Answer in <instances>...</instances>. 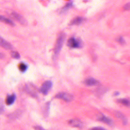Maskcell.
Here are the masks:
<instances>
[{
	"mask_svg": "<svg viewBox=\"0 0 130 130\" xmlns=\"http://www.w3.org/2000/svg\"><path fill=\"white\" fill-rule=\"evenodd\" d=\"M65 40V35L63 33H61L58 36L55 45V48L54 50V56L55 57H56L58 54L59 53L62 47L63 46V42Z\"/></svg>",
	"mask_w": 130,
	"mask_h": 130,
	"instance_id": "cell-1",
	"label": "cell"
},
{
	"mask_svg": "<svg viewBox=\"0 0 130 130\" xmlns=\"http://www.w3.org/2000/svg\"><path fill=\"white\" fill-rule=\"evenodd\" d=\"M55 98L62 100L67 102H71L74 99V97L72 94L66 92H59L55 95Z\"/></svg>",
	"mask_w": 130,
	"mask_h": 130,
	"instance_id": "cell-2",
	"label": "cell"
},
{
	"mask_svg": "<svg viewBox=\"0 0 130 130\" xmlns=\"http://www.w3.org/2000/svg\"><path fill=\"white\" fill-rule=\"evenodd\" d=\"M52 86V82L51 81H45L40 88V92L44 95L47 94L50 89Z\"/></svg>",
	"mask_w": 130,
	"mask_h": 130,
	"instance_id": "cell-3",
	"label": "cell"
},
{
	"mask_svg": "<svg viewBox=\"0 0 130 130\" xmlns=\"http://www.w3.org/2000/svg\"><path fill=\"white\" fill-rule=\"evenodd\" d=\"M67 45L69 47L73 48H79L80 46V42L79 41L74 38H71L68 41Z\"/></svg>",
	"mask_w": 130,
	"mask_h": 130,
	"instance_id": "cell-4",
	"label": "cell"
},
{
	"mask_svg": "<svg viewBox=\"0 0 130 130\" xmlns=\"http://www.w3.org/2000/svg\"><path fill=\"white\" fill-rule=\"evenodd\" d=\"M97 118L99 121H102L110 126H112L113 124V120L109 117H107L103 114H99Z\"/></svg>",
	"mask_w": 130,
	"mask_h": 130,
	"instance_id": "cell-5",
	"label": "cell"
},
{
	"mask_svg": "<svg viewBox=\"0 0 130 130\" xmlns=\"http://www.w3.org/2000/svg\"><path fill=\"white\" fill-rule=\"evenodd\" d=\"M11 16L14 19H15L17 21H18L20 24L24 25L26 23V21L25 20V19L18 13L15 12H13L11 13Z\"/></svg>",
	"mask_w": 130,
	"mask_h": 130,
	"instance_id": "cell-6",
	"label": "cell"
},
{
	"mask_svg": "<svg viewBox=\"0 0 130 130\" xmlns=\"http://www.w3.org/2000/svg\"><path fill=\"white\" fill-rule=\"evenodd\" d=\"M68 123L71 126H72L73 127H75L81 128L83 126V124L82 122V121H81L80 120L77 119H72L68 121Z\"/></svg>",
	"mask_w": 130,
	"mask_h": 130,
	"instance_id": "cell-7",
	"label": "cell"
},
{
	"mask_svg": "<svg viewBox=\"0 0 130 130\" xmlns=\"http://www.w3.org/2000/svg\"><path fill=\"white\" fill-rule=\"evenodd\" d=\"M0 46L6 49H11L13 48L12 45L10 43H9L7 41H6L5 39H4L3 38H2L1 36H0Z\"/></svg>",
	"mask_w": 130,
	"mask_h": 130,
	"instance_id": "cell-8",
	"label": "cell"
},
{
	"mask_svg": "<svg viewBox=\"0 0 130 130\" xmlns=\"http://www.w3.org/2000/svg\"><path fill=\"white\" fill-rule=\"evenodd\" d=\"M25 90H26V92L29 94H30L31 96H33V97H37V94L35 91V87L32 85L28 84V85H26V87H25Z\"/></svg>",
	"mask_w": 130,
	"mask_h": 130,
	"instance_id": "cell-9",
	"label": "cell"
},
{
	"mask_svg": "<svg viewBox=\"0 0 130 130\" xmlns=\"http://www.w3.org/2000/svg\"><path fill=\"white\" fill-rule=\"evenodd\" d=\"M84 83L85 85H86L87 86H89L97 85L99 83V82L98 80H96V79H95L93 78H89L86 79L84 81Z\"/></svg>",
	"mask_w": 130,
	"mask_h": 130,
	"instance_id": "cell-10",
	"label": "cell"
},
{
	"mask_svg": "<svg viewBox=\"0 0 130 130\" xmlns=\"http://www.w3.org/2000/svg\"><path fill=\"white\" fill-rule=\"evenodd\" d=\"M114 114H115V116L117 118H118L119 119H120L122 120V123H123V124L124 125H126L127 123V118L124 116V115H123V113H122L121 112L116 111L115 112Z\"/></svg>",
	"mask_w": 130,
	"mask_h": 130,
	"instance_id": "cell-11",
	"label": "cell"
},
{
	"mask_svg": "<svg viewBox=\"0 0 130 130\" xmlns=\"http://www.w3.org/2000/svg\"><path fill=\"white\" fill-rule=\"evenodd\" d=\"M16 100V95L14 94L9 95L7 96L6 99V103L7 105L10 106L12 105Z\"/></svg>",
	"mask_w": 130,
	"mask_h": 130,
	"instance_id": "cell-12",
	"label": "cell"
},
{
	"mask_svg": "<svg viewBox=\"0 0 130 130\" xmlns=\"http://www.w3.org/2000/svg\"><path fill=\"white\" fill-rule=\"evenodd\" d=\"M84 21V18L81 17H77L74 18L70 22L71 25H79Z\"/></svg>",
	"mask_w": 130,
	"mask_h": 130,
	"instance_id": "cell-13",
	"label": "cell"
},
{
	"mask_svg": "<svg viewBox=\"0 0 130 130\" xmlns=\"http://www.w3.org/2000/svg\"><path fill=\"white\" fill-rule=\"evenodd\" d=\"M0 21L3 22H4L5 23H6L7 24L10 25L11 26H14L15 25L14 23L11 19L6 17L5 16H2V15H0Z\"/></svg>",
	"mask_w": 130,
	"mask_h": 130,
	"instance_id": "cell-14",
	"label": "cell"
},
{
	"mask_svg": "<svg viewBox=\"0 0 130 130\" xmlns=\"http://www.w3.org/2000/svg\"><path fill=\"white\" fill-rule=\"evenodd\" d=\"M117 101L126 107H130V101L127 99H118Z\"/></svg>",
	"mask_w": 130,
	"mask_h": 130,
	"instance_id": "cell-15",
	"label": "cell"
},
{
	"mask_svg": "<svg viewBox=\"0 0 130 130\" xmlns=\"http://www.w3.org/2000/svg\"><path fill=\"white\" fill-rule=\"evenodd\" d=\"M18 68H19V69L20 70V72H25L27 69V66L26 64H25V63L24 62H21L20 63V64H19V66H18Z\"/></svg>",
	"mask_w": 130,
	"mask_h": 130,
	"instance_id": "cell-16",
	"label": "cell"
},
{
	"mask_svg": "<svg viewBox=\"0 0 130 130\" xmlns=\"http://www.w3.org/2000/svg\"><path fill=\"white\" fill-rule=\"evenodd\" d=\"M11 56L12 57L15 58V59H19L20 57V55L19 54V53L15 51H12L11 52Z\"/></svg>",
	"mask_w": 130,
	"mask_h": 130,
	"instance_id": "cell-17",
	"label": "cell"
},
{
	"mask_svg": "<svg viewBox=\"0 0 130 130\" xmlns=\"http://www.w3.org/2000/svg\"><path fill=\"white\" fill-rule=\"evenodd\" d=\"M73 6L72 5V3H68L67 4H66L62 9L61 10V12L62 13H63L66 11H67L70 8H71L72 6Z\"/></svg>",
	"mask_w": 130,
	"mask_h": 130,
	"instance_id": "cell-18",
	"label": "cell"
},
{
	"mask_svg": "<svg viewBox=\"0 0 130 130\" xmlns=\"http://www.w3.org/2000/svg\"><path fill=\"white\" fill-rule=\"evenodd\" d=\"M117 41L121 44H124L125 43L124 39L122 37H119L117 38Z\"/></svg>",
	"mask_w": 130,
	"mask_h": 130,
	"instance_id": "cell-19",
	"label": "cell"
},
{
	"mask_svg": "<svg viewBox=\"0 0 130 130\" xmlns=\"http://www.w3.org/2000/svg\"><path fill=\"white\" fill-rule=\"evenodd\" d=\"M123 9L124 10H130V3H128L126 4L124 6H123Z\"/></svg>",
	"mask_w": 130,
	"mask_h": 130,
	"instance_id": "cell-20",
	"label": "cell"
},
{
	"mask_svg": "<svg viewBox=\"0 0 130 130\" xmlns=\"http://www.w3.org/2000/svg\"><path fill=\"white\" fill-rule=\"evenodd\" d=\"M89 130H106L105 128L102 127H99V126H97V127H92L91 128H90Z\"/></svg>",
	"mask_w": 130,
	"mask_h": 130,
	"instance_id": "cell-21",
	"label": "cell"
},
{
	"mask_svg": "<svg viewBox=\"0 0 130 130\" xmlns=\"http://www.w3.org/2000/svg\"><path fill=\"white\" fill-rule=\"evenodd\" d=\"M4 109V105L2 104V103L1 102H0V114L3 112Z\"/></svg>",
	"mask_w": 130,
	"mask_h": 130,
	"instance_id": "cell-22",
	"label": "cell"
},
{
	"mask_svg": "<svg viewBox=\"0 0 130 130\" xmlns=\"http://www.w3.org/2000/svg\"><path fill=\"white\" fill-rule=\"evenodd\" d=\"M35 130H46L40 126H36L35 127Z\"/></svg>",
	"mask_w": 130,
	"mask_h": 130,
	"instance_id": "cell-23",
	"label": "cell"
},
{
	"mask_svg": "<svg viewBox=\"0 0 130 130\" xmlns=\"http://www.w3.org/2000/svg\"><path fill=\"white\" fill-rule=\"evenodd\" d=\"M4 55L3 53H0V58H4Z\"/></svg>",
	"mask_w": 130,
	"mask_h": 130,
	"instance_id": "cell-24",
	"label": "cell"
},
{
	"mask_svg": "<svg viewBox=\"0 0 130 130\" xmlns=\"http://www.w3.org/2000/svg\"><path fill=\"white\" fill-rule=\"evenodd\" d=\"M119 92H114V95H119Z\"/></svg>",
	"mask_w": 130,
	"mask_h": 130,
	"instance_id": "cell-25",
	"label": "cell"
}]
</instances>
